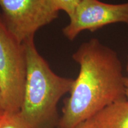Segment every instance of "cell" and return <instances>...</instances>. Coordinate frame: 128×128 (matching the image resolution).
<instances>
[{
  "instance_id": "cell-12",
  "label": "cell",
  "mask_w": 128,
  "mask_h": 128,
  "mask_svg": "<svg viewBox=\"0 0 128 128\" xmlns=\"http://www.w3.org/2000/svg\"><path fill=\"white\" fill-rule=\"evenodd\" d=\"M5 113H6V112L4 111H0V123H1V122L2 121V119L4 118Z\"/></svg>"
},
{
  "instance_id": "cell-4",
  "label": "cell",
  "mask_w": 128,
  "mask_h": 128,
  "mask_svg": "<svg viewBox=\"0 0 128 128\" xmlns=\"http://www.w3.org/2000/svg\"><path fill=\"white\" fill-rule=\"evenodd\" d=\"M3 22L22 44L34 39L37 32L58 17L54 0H0Z\"/></svg>"
},
{
  "instance_id": "cell-11",
  "label": "cell",
  "mask_w": 128,
  "mask_h": 128,
  "mask_svg": "<svg viewBox=\"0 0 128 128\" xmlns=\"http://www.w3.org/2000/svg\"><path fill=\"white\" fill-rule=\"evenodd\" d=\"M0 111H4V106H3V102H2V95H1V88H0Z\"/></svg>"
},
{
  "instance_id": "cell-3",
  "label": "cell",
  "mask_w": 128,
  "mask_h": 128,
  "mask_svg": "<svg viewBox=\"0 0 128 128\" xmlns=\"http://www.w3.org/2000/svg\"><path fill=\"white\" fill-rule=\"evenodd\" d=\"M26 76L24 45L8 30L0 12V88L4 112H20Z\"/></svg>"
},
{
  "instance_id": "cell-5",
  "label": "cell",
  "mask_w": 128,
  "mask_h": 128,
  "mask_svg": "<svg viewBox=\"0 0 128 128\" xmlns=\"http://www.w3.org/2000/svg\"><path fill=\"white\" fill-rule=\"evenodd\" d=\"M69 18L62 33L70 41L84 30L94 32L114 23H124L128 27V2L113 4L100 0H82Z\"/></svg>"
},
{
  "instance_id": "cell-1",
  "label": "cell",
  "mask_w": 128,
  "mask_h": 128,
  "mask_svg": "<svg viewBox=\"0 0 128 128\" xmlns=\"http://www.w3.org/2000/svg\"><path fill=\"white\" fill-rule=\"evenodd\" d=\"M72 57L80 71L64 101L60 128H74L108 106L126 100L125 76L113 49L93 38L82 43Z\"/></svg>"
},
{
  "instance_id": "cell-9",
  "label": "cell",
  "mask_w": 128,
  "mask_h": 128,
  "mask_svg": "<svg viewBox=\"0 0 128 128\" xmlns=\"http://www.w3.org/2000/svg\"><path fill=\"white\" fill-rule=\"evenodd\" d=\"M74 128H100L96 124L93 118L87 119L82 122L80 123Z\"/></svg>"
},
{
  "instance_id": "cell-7",
  "label": "cell",
  "mask_w": 128,
  "mask_h": 128,
  "mask_svg": "<svg viewBox=\"0 0 128 128\" xmlns=\"http://www.w3.org/2000/svg\"><path fill=\"white\" fill-rule=\"evenodd\" d=\"M0 128H30V127L21 116L20 112H6L4 118L0 123Z\"/></svg>"
},
{
  "instance_id": "cell-6",
  "label": "cell",
  "mask_w": 128,
  "mask_h": 128,
  "mask_svg": "<svg viewBox=\"0 0 128 128\" xmlns=\"http://www.w3.org/2000/svg\"><path fill=\"white\" fill-rule=\"evenodd\" d=\"M100 128H128V101L110 104L93 117Z\"/></svg>"
},
{
  "instance_id": "cell-10",
  "label": "cell",
  "mask_w": 128,
  "mask_h": 128,
  "mask_svg": "<svg viewBox=\"0 0 128 128\" xmlns=\"http://www.w3.org/2000/svg\"><path fill=\"white\" fill-rule=\"evenodd\" d=\"M124 86H125V92L126 100L128 101V77L124 78Z\"/></svg>"
},
{
  "instance_id": "cell-13",
  "label": "cell",
  "mask_w": 128,
  "mask_h": 128,
  "mask_svg": "<svg viewBox=\"0 0 128 128\" xmlns=\"http://www.w3.org/2000/svg\"><path fill=\"white\" fill-rule=\"evenodd\" d=\"M126 72H127V73H128V56L127 64H126Z\"/></svg>"
},
{
  "instance_id": "cell-8",
  "label": "cell",
  "mask_w": 128,
  "mask_h": 128,
  "mask_svg": "<svg viewBox=\"0 0 128 128\" xmlns=\"http://www.w3.org/2000/svg\"><path fill=\"white\" fill-rule=\"evenodd\" d=\"M82 0H54L60 11H64L68 17L72 16Z\"/></svg>"
},
{
  "instance_id": "cell-2",
  "label": "cell",
  "mask_w": 128,
  "mask_h": 128,
  "mask_svg": "<svg viewBox=\"0 0 128 128\" xmlns=\"http://www.w3.org/2000/svg\"><path fill=\"white\" fill-rule=\"evenodd\" d=\"M27 76L21 114L30 128H54L59 101L70 92L74 79L62 77L52 71L40 55L34 39L23 43Z\"/></svg>"
}]
</instances>
